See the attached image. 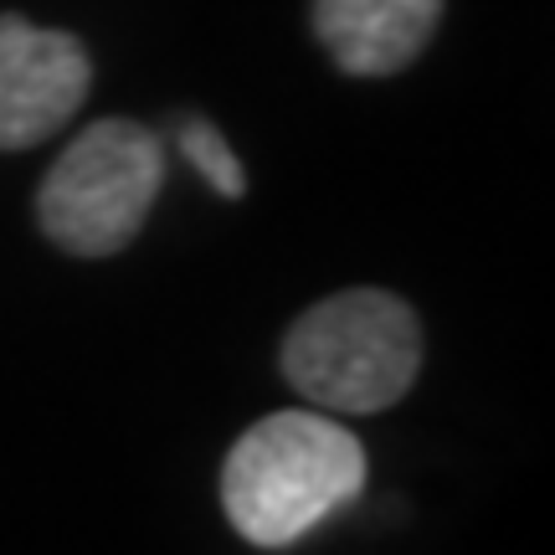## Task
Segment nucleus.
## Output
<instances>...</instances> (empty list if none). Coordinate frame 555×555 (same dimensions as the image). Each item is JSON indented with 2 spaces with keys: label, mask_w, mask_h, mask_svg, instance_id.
<instances>
[{
  "label": "nucleus",
  "mask_w": 555,
  "mask_h": 555,
  "mask_svg": "<svg viewBox=\"0 0 555 555\" xmlns=\"http://www.w3.org/2000/svg\"><path fill=\"white\" fill-rule=\"evenodd\" d=\"M365 489V448L330 412H273L221 463V509L247 545L283 551Z\"/></svg>",
  "instance_id": "f257e3e1"
},
{
  "label": "nucleus",
  "mask_w": 555,
  "mask_h": 555,
  "mask_svg": "<svg viewBox=\"0 0 555 555\" xmlns=\"http://www.w3.org/2000/svg\"><path fill=\"white\" fill-rule=\"evenodd\" d=\"M278 365L319 412L371 416L412 391L422 371V324L412 304L386 288H345L294 319Z\"/></svg>",
  "instance_id": "f03ea898"
},
{
  "label": "nucleus",
  "mask_w": 555,
  "mask_h": 555,
  "mask_svg": "<svg viewBox=\"0 0 555 555\" xmlns=\"http://www.w3.org/2000/svg\"><path fill=\"white\" fill-rule=\"evenodd\" d=\"M165 185V144L134 119L88 124L37 191L41 232L73 258H114Z\"/></svg>",
  "instance_id": "7ed1b4c3"
},
{
  "label": "nucleus",
  "mask_w": 555,
  "mask_h": 555,
  "mask_svg": "<svg viewBox=\"0 0 555 555\" xmlns=\"http://www.w3.org/2000/svg\"><path fill=\"white\" fill-rule=\"evenodd\" d=\"M88 78L93 67L78 37L0 16V150H31L73 124Z\"/></svg>",
  "instance_id": "20e7f679"
},
{
  "label": "nucleus",
  "mask_w": 555,
  "mask_h": 555,
  "mask_svg": "<svg viewBox=\"0 0 555 555\" xmlns=\"http://www.w3.org/2000/svg\"><path fill=\"white\" fill-rule=\"evenodd\" d=\"M442 21V0H314V31L350 78L412 67Z\"/></svg>",
  "instance_id": "39448f33"
},
{
  "label": "nucleus",
  "mask_w": 555,
  "mask_h": 555,
  "mask_svg": "<svg viewBox=\"0 0 555 555\" xmlns=\"http://www.w3.org/2000/svg\"><path fill=\"white\" fill-rule=\"evenodd\" d=\"M180 150H185V159L206 176V185H217L227 201L247 196V170H242V159L232 155V144L221 139L217 124L191 119L185 129H180Z\"/></svg>",
  "instance_id": "423d86ee"
}]
</instances>
